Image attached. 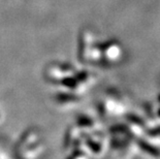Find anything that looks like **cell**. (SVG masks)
<instances>
[]
</instances>
